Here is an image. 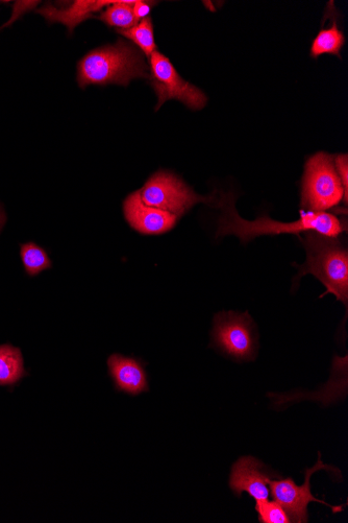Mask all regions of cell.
Returning a JSON list of instances; mask_svg holds the SVG:
<instances>
[{
    "label": "cell",
    "mask_w": 348,
    "mask_h": 523,
    "mask_svg": "<svg viewBox=\"0 0 348 523\" xmlns=\"http://www.w3.org/2000/svg\"><path fill=\"white\" fill-rule=\"evenodd\" d=\"M221 211L216 237L235 235L244 244L261 235L297 234L315 231L329 237H338L347 230V223L334 213L301 211V219L292 223H281L264 216L256 221H246L238 215L233 195L222 194L217 201Z\"/></svg>",
    "instance_id": "cell-1"
},
{
    "label": "cell",
    "mask_w": 348,
    "mask_h": 523,
    "mask_svg": "<svg viewBox=\"0 0 348 523\" xmlns=\"http://www.w3.org/2000/svg\"><path fill=\"white\" fill-rule=\"evenodd\" d=\"M123 212L130 226L145 235L166 233L179 221V218L172 213L146 205L142 201L140 190L124 201Z\"/></svg>",
    "instance_id": "cell-10"
},
{
    "label": "cell",
    "mask_w": 348,
    "mask_h": 523,
    "mask_svg": "<svg viewBox=\"0 0 348 523\" xmlns=\"http://www.w3.org/2000/svg\"><path fill=\"white\" fill-rule=\"evenodd\" d=\"M4 216H3V212L0 211V230H2V227H3V224H4Z\"/></svg>",
    "instance_id": "cell-22"
},
{
    "label": "cell",
    "mask_w": 348,
    "mask_h": 523,
    "mask_svg": "<svg viewBox=\"0 0 348 523\" xmlns=\"http://www.w3.org/2000/svg\"><path fill=\"white\" fill-rule=\"evenodd\" d=\"M212 346L237 362L257 358L258 332L248 313L221 312L214 317L211 332Z\"/></svg>",
    "instance_id": "cell-5"
},
{
    "label": "cell",
    "mask_w": 348,
    "mask_h": 523,
    "mask_svg": "<svg viewBox=\"0 0 348 523\" xmlns=\"http://www.w3.org/2000/svg\"><path fill=\"white\" fill-rule=\"evenodd\" d=\"M113 0H78L71 5L58 9L53 5H46L38 10L49 23H63L70 34L80 23L92 17V13L101 12L105 7L113 5Z\"/></svg>",
    "instance_id": "cell-12"
},
{
    "label": "cell",
    "mask_w": 348,
    "mask_h": 523,
    "mask_svg": "<svg viewBox=\"0 0 348 523\" xmlns=\"http://www.w3.org/2000/svg\"><path fill=\"white\" fill-rule=\"evenodd\" d=\"M28 375L21 350L11 344L0 345V387H14Z\"/></svg>",
    "instance_id": "cell-13"
},
{
    "label": "cell",
    "mask_w": 348,
    "mask_h": 523,
    "mask_svg": "<svg viewBox=\"0 0 348 523\" xmlns=\"http://www.w3.org/2000/svg\"><path fill=\"white\" fill-rule=\"evenodd\" d=\"M256 503V511L260 523H291L289 515L278 502L260 499Z\"/></svg>",
    "instance_id": "cell-18"
},
{
    "label": "cell",
    "mask_w": 348,
    "mask_h": 523,
    "mask_svg": "<svg viewBox=\"0 0 348 523\" xmlns=\"http://www.w3.org/2000/svg\"><path fill=\"white\" fill-rule=\"evenodd\" d=\"M280 477L269 470L260 460L251 457H241L231 469L229 486L237 497L243 493L250 494L255 501L270 497L269 480Z\"/></svg>",
    "instance_id": "cell-9"
},
{
    "label": "cell",
    "mask_w": 348,
    "mask_h": 523,
    "mask_svg": "<svg viewBox=\"0 0 348 523\" xmlns=\"http://www.w3.org/2000/svg\"><path fill=\"white\" fill-rule=\"evenodd\" d=\"M344 35L339 30L337 23L329 29L321 30L311 47V56L318 58L321 55H334L340 57L344 45Z\"/></svg>",
    "instance_id": "cell-16"
},
{
    "label": "cell",
    "mask_w": 348,
    "mask_h": 523,
    "mask_svg": "<svg viewBox=\"0 0 348 523\" xmlns=\"http://www.w3.org/2000/svg\"><path fill=\"white\" fill-rule=\"evenodd\" d=\"M20 255L24 269L30 276H36L53 267L46 251L34 243L21 245Z\"/></svg>",
    "instance_id": "cell-17"
},
{
    "label": "cell",
    "mask_w": 348,
    "mask_h": 523,
    "mask_svg": "<svg viewBox=\"0 0 348 523\" xmlns=\"http://www.w3.org/2000/svg\"><path fill=\"white\" fill-rule=\"evenodd\" d=\"M319 470H329L334 474L339 471L333 466L323 464L321 461V454L318 453V462L312 468L305 470V483L303 486H297L293 479L269 480L270 495L273 501L278 502L289 515L292 523H307L309 522L308 506L310 503H318L329 507L334 514L340 513L344 510V506H332L326 502L320 501L311 493V477L312 474Z\"/></svg>",
    "instance_id": "cell-7"
},
{
    "label": "cell",
    "mask_w": 348,
    "mask_h": 523,
    "mask_svg": "<svg viewBox=\"0 0 348 523\" xmlns=\"http://www.w3.org/2000/svg\"><path fill=\"white\" fill-rule=\"evenodd\" d=\"M154 5H156V3L145 2V0H136L133 11L138 22L139 20L149 17L148 15L151 13Z\"/></svg>",
    "instance_id": "cell-21"
},
{
    "label": "cell",
    "mask_w": 348,
    "mask_h": 523,
    "mask_svg": "<svg viewBox=\"0 0 348 523\" xmlns=\"http://www.w3.org/2000/svg\"><path fill=\"white\" fill-rule=\"evenodd\" d=\"M140 194L146 205L172 213L179 219L197 203L212 205L218 201L214 196L196 195L180 178L167 172H158L149 178Z\"/></svg>",
    "instance_id": "cell-6"
},
{
    "label": "cell",
    "mask_w": 348,
    "mask_h": 523,
    "mask_svg": "<svg viewBox=\"0 0 348 523\" xmlns=\"http://www.w3.org/2000/svg\"><path fill=\"white\" fill-rule=\"evenodd\" d=\"M344 201V190L334 157L318 153L306 163L302 185V207L305 211L326 212Z\"/></svg>",
    "instance_id": "cell-4"
},
{
    "label": "cell",
    "mask_w": 348,
    "mask_h": 523,
    "mask_svg": "<svg viewBox=\"0 0 348 523\" xmlns=\"http://www.w3.org/2000/svg\"><path fill=\"white\" fill-rule=\"evenodd\" d=\"M151 65V83L157 93L158 111L165 102L177 100L192 110L203 109L208 99L205 93L185 81L174 68L170 60L159 52L149 57Z\"/></svg>",
    "instance_id": "cell-8"
},
{
    "label": "cell",
    "mask_w": 348,
    "mask_h": 523,
    "mask_svg": "<svg viewBox=\"0 0 348 523\" xmlns=\"http://www.w3.org/2000/svg\"><path fill=\"white\" fill-rule=\"evenodd\" d=\"M148 66L136 46L119 40L87 54L78 65L81 88L89 85L128 86L134 79H151Z\"/></svg>",
    "instance_id": "cell-3"
},
{
    "label": "cell",
    "mask_w": 348,
    "mask_h": 523,
    "mask_svg": "<svg viewBox=\"0 0 348 523\" xmlns=\"http://www.w3.org/2000/svg\"><path fill=\"white\" fill-rule=\"evenodd\" d=\"M118 33L130 39L135 45H137L138 50L141 53H144L148 58L157 52L154 26L151 17L142 19L131 29L118 30Z\"/></svg>",
    "instance_id": "cell-15"
},
{
    "label": "cell",
    "mask_w": 348,
    "mask_h": 523,
    "mask_svg": "<svg viewBox=\"0 0 348 523\" xmlns=\"http://www.w3.org/2000/svg\"><path fill=\"white\" fill-rule=\"evenodd\" d=\"M300 241L307 252L304 265L293 266L298 270L294 281L305 275L315 276L327 292L320 298L333 294L346 308L348 305V251L338 237H329L315 231L304 232Z\"/></svg>",
    "instance_id": "cell-2"
},
{
    "label": "cell",
    "mask_w": 348,
    "mask_h": 523,
    "mask_svg": "<svg viewBox=\"0 0 348 523\" xmlns=\"http://www.w3.org/2000/svg\"><path fill=\"white\" fill-rule=\"evenodd\" d=\"M107 364L117 392L134 397L149 392L147 373L141 361L114 353Z\"/></svg>",
    "instance_id": "cell-11"
},
{
    "label": "cell",
    "mask_w": 348,
    "mask_h": 523,
    "mask_svg": "<svg viewBox=\"0 0 348 523\" xmlns=\"http://www.w3.org/2000/svg\"><path fill=\"white\" fill-rule=\"evenodd\" d=\"M335 166L344 190V205L348 202V156L338 155L335 157Z\"/></svg>",
    "instance_id": "cell-19"
},
{
    "label": "cell",
    "mask_w": 348,
    "mask_h": 523,
    "mask_svg": "<svg viewBox=\"0 0 348 523\" xmlns=\"http://www.w3.org/2000/svg\"><path fill=\"white\" fill-rule=\"evenodd\" d=\"M39 4H40L39 2H17V3H15L11 21L6 23V25L3 28H0V30H3L5 27L11 26L12 23L15 21V19L19 18L22 14L33 10Z\"/></svg>",
    "instance_id": "cell-20"
},
{
    "label": "cell",
    "mask_w": 348,
    "mask_h": 523,
    "mask_svg": "<svg viewBox=\"0 0 348 523\" xmlns=\"http://www.w3.org/2000/svg\"><path fill=\"white\" fill-rule=\"evenodd\" d=\"M136 0H118L109 6L101 15L94 16L107 26L118 28V30H128L135 27L138 23L133 11Z\"/></svg>",
    "instance_id": "cell-14"
}]
</instances>
